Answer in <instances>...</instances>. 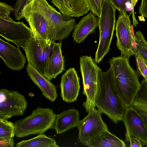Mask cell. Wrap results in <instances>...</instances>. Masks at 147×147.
Listing matches in <instances>:
<instances>
[{
    "mask_svg": "<svg viewBox=\"0 0 147 147\" xmlns=\"http://www.w3.org/2000/svg\"><path fill=\"white\" fill-rule=\"evenodd\" d=\"M109 63L118 96L126 108L132 106L142 86L139 74L131 66L127 57L121 55L113 57Z\"/></svg>",
    "mask_w": 147,
    "mask_h": 147,
    "instance_id": "obj_1",
    "label": "cell"
},
{
    "mask_svg": "<svg viewBox=\"0 0 147 147\" xmlns=\"http://www.w3.org/2000/svg\"><path fill=\"white\" fill-rule=\"evenodd\" d=\"M95 105L98 110L114 123L122 121L126 108L117 94L110 67L105 72L100 71Z\"/></svg>",
    "mask_w": 147,
    "mask_h": 147,
    "instance_id": "obj_2",
    "label": "cell"
},
{
    "mask_svg": "<svg viewBox=\"0 0 147 147\" xmlns=\"http://www.w3.org/2000/svg\"><path fill=\"white\" fill-rule=\"evenodd\" d=\"M57 114L49 108L37 107L30 115L14 123L15 136L18 138L44 134L53 129Z\"/></svg>",
    "mask_w": 147,
    "mask_h": 147,
    "instance_id": "obj_3",
    "label": "cell"
},
{
    "mask_svg": "<svg viewBox=\"0 0 147 147\" xmlns=\"http://www.w3.org/2000/svg\"><path fill=\"white\" fill-rule=\"evenodd\" d=\"M116 9L108 0H102L98 19L99 39L94 59L99 63L108 53L115 30Z\"/></svg>",
    "mask_w": 147,
    "mask_h": 147,
    "instance_id": "obj_4",
    "label": "cell"
},
{
    "mask_svg": "<svg viewBox=\"0 0 147 147\" xmlns=\"http://www.w3.org/2000/svg\"><path fill=\"white\" fill-rule=\"evenodd\" d=\"M80 64L83 86L82 92L86 96L82 105L88 113L96 107L95 100L101 69L90 56H82Z\"/></svg>",
    "mask_w": 147,
    "mask_h": 147,
    "instance_id": "obj_5",
    "label": "cell"
},
{
    "mask_svg": "<svg viewBox=\"0 0 147 147\" xmlns=\"http://www.w3.org/2000/svg\"><path fill=\"white\" fill-rule=\"evenodd\" d=\"M39 1L49 26L48 39L55 42L67 38L74 30L76 20L57 11L46 0Z\"/></svg>",
    "mask_w": 147,
    "mask_h": 147,
    "instance_id": "obj_6",
    "label": "cell"
},
{
    "mask_svg": "<svg viewBox=\"0 0 147 147\" xmlns=\"http://www.w3.org/2000/svg\"><path fill=\"white\" fill-rule=\"evenodd\" d=\"M55 42L33 37L23 49L30 64L44 76L45 69L51 57Z\"/></svg>",
    "mask_w": 147,
    "mask_h": 147,
    "instance_id": "obj_7",
    "label": "cell"
},
{
    "mask_svg": "<svg viewBox=\"0 0 147 147\" xmlns=\"http://www.w3.org/2000/svg\"><path fill=\"white\" fill-rule=\"evenodd\" d=\"M0 35L8 41L23 48L34 37L30 27L23 21L17 22L9 16L0 17Z\"/></svg>",
    "mask_w": 147,
    "mask_h": 147,
    "instance_id": "obj_8",
    "label": "cell"
},
{
    "mask_svg": "<svg viewBox=\"0 0 147 147\" xmlns=\"http://www.w3.org/2000/svg\"><path fill=\"white\" fill-rule=\"evenodd\" d=\"M27 103L24 95L17 91L0 90V118L8 119L24 115Z\"/></svg>",
    "mask_w": 147,
    "mask_h": 147,
    "instance_id": "obj_9",
    "label": "cell"
},
{
    "mask_svg": "<svg viewBox=\"0 0 147 147\" xmlns=\"http://www.w3.org/2000/svg\"><path fill=\"white\" fill-rule=\"evenodd\" d=\"M122 121L125 127V140L129 142L133 138L140 140L147 146V125L137 111L131 106L126 108Z\"/></svg>",
    "mask_w": 147,
    "mask_h": 147,
    "instance_id": "obj_10",
    "label": "cell"
},
{
    "mask_svg": "<svg viewBox=\"0 0 147 147\" xmlns=\"http://www.w3.org/2000/svg\"><path fill=\"white\" fill-rule=\"evenodd\" d=\"M102 113L95 108L92 109L83 119L79 120L76 126L78 131V139L85 145L90 139L105 130H108L103 121Z\"/></svg>",
    "mask_w": 147,
    "mask_h": 147,
    "instance_id": "obj_11",
    "label": "cell"
},
{
    "mask_svg": "<svg viewBox=\"0 0 147 147\" xmlns=\"http://www.w3.org/2000/svg\"><path fill=\"white\" fill-rule=\"evenodd\" d=\"M119 13L115 28L116 46L121 51V55L129 57L134 55L132 45L131 22L127 12L120 11Z\"/></svg>",
    "mask_w": 147,
    "mask_h": 147,
    "instance_id": "obj_12",
    "label": "cell"
},
{
    "mask_svg": "<svg viewBox=\"0 0 147 147\" xmlns=\"http://www.w3.org/2000/svg\"><path fill=\"white\" fill-rule=\"evenodd\" d=\"M80 78L74 67H71L62 76L60 84L61 96L68 103L77 100L80 88Z\"/></svg>",
    "mask_w": 147,
    "mask_h": 147,
    "instance_id": "obj_13",
    "label": "cell"
},
{
    "mask_svg": "<svg viewBox=\"0 0 147 147\" xmlns=\"http://www.w3.org/2000/svg\"><path fill=\"white\" fill-rule=\"evenodd\" d=\"M0 56L10 69L18 71L26 63V57L18 47L0 39Z\"/></svg>",
    "mask_w": 147,
    "mask_h": 147,
    "instance_id": "obj_14",
    "label": "cell"
},
{
    "mask_svg": "<svg viewBox=\"0 0 147 147\" xmlns=\"http://www.w3.org/2000/svg\"><path fill=\"white\" fill-rule=\"evenodd\" d=\"M51 2L68 17H79L90 11L87 0H51Z\"/></svg>",
    "mask_w": 147,
    "mask_h": 147,
    "instance_id": "obj_15",
    "label": "cell"
},
{
    "mask_svg": "<svg viewBox=\"0 0 147 147\" xmlns=\"http://www.w3.org/2000/svg\"><path fill=\"white\" fill-rule=\"evenodd\" d=\"M61 46V41L55 43L52 54L46 65L44 76L50 80L55 79L65 69L64 57Z\"/></svg>",
    "mask_w": 147,
    "mask_h": 147,
    "instance_id": "obj_16",
    "label": "cell"
},
{
    "mask_svg": "<svg viewBox=\"0 0 147 147\" xmlns=\"http://www.w3.org/2000/svg\"><path fill=\"white\" fill-rule=\"evenodd\" d=\"M26 70L28 76L40 89L42 95L51 101L54 102L57 95L56 86L30 64L27 65Z\"/></svg>",
    "mask_w": 147,
    "mask_h": 147,
    "instance_id": "obj_17",
    "label": "cell"
},
{
    "mask_svg": "<svg viewBox=\"0 0 147 147\" xmlns=\"http://www.w3.org/2000/svg\"><path fill=\"white\" fill-rule=\"evenodd\" d=\"M91 11L83 17L76 26L72 33L74 41L78 44L84 40L98 27V19Z\"/></svg>",
    "mask_w": 147,
    "mask_h": 147,
    "instance_id": "obj_18",
    "label": "cell"
},
{
    "mask_svg": "<svg viewBox=\"0 0 147 147\" xmlns=\"http://www.w3.org/2000/svg\"><path fill=\"white\" fill-rule=\"evenodd\" d=\"M79 120L78 110L70 109L57 115L53 129L57 134H61L76 127Z\"/></svg>",
    "mask_w": 147,
    "mask_h": 147,
    "instance_id": "obj_19",
    "label": "cell"
},
{
    "mask_svg": "<svg viewBox=\"0 0 147 147\" xmlns=\"http://www.w3.org/2000/svg\"><path fill=\"white\" fill-rule=\"evenodd\" d=\"M85 146L89 147H125V142L105 130L93 137L86 143Z\"/></svg>",
    "mask_w": 147,
    "mask_h": 147,
    "instance_id": "obj_20",
    "label": "cell"
},
{
    "mask_svg": "<svg viewBox=\"0 0 147 147\" xmlns=\"http://www.w3.org/2000/svg\"><path fill=\"white\" fill-rule=\"evenodd\" d=\"M14 123L8 119L0 118V146L13 147L15 135Z\"/></svg>",
    "mask_w": 147,
    "mask_h": 147,
    "instance_id": "obj_21",
    "label": "cell"
},
{
    "mask_svg": "<svg viewBox=\"0 0 147 147\" xmlns=\"http://www.w3.org/2000/svg\"><path fill=\"white\" fill-rule=\"evenodd\" d=\"M141 83V88L132 106L142 116L147 125V82L143 79Z\"/></svg>",
    "mask_w": 147,
    "mask_h": 147,
    "instance_id": "obj_22",
    "label": "cell"
},
{
    "mask_svg": "<svg viewBox=\"0 0 147 147\" xmlns=\"http://www.w3.org/2000/svg\"><path fill=\"white\" fill-rule=\"evenodd\" d=\"M55 140L44 134L31 139L23 140L16 144V147H58Z\"/></svg>",
    "mask_w": 147,
    "mask_h": 147,
    "instance_id": "obj_23",
    "label": "cell"
},
{
    "mask_svg": "<svg viewBox=\"0 0 147 147\" xmlns=\"http://www.w3.org/2000/svg\"><path fill=\"white\" fill-rule=\"evenodd\" d=\"M135 35L137 52L147 64V42L140 31H136Z\"/></svg>",
    "mask_w": 147,
    "mask_h": 147,
    "instance_id": "obj_24",
    "label": "cell"
},
{
    "mask_svg": "<svg viewBox=\"0 0 147 147\" xmlns=\"http://www.w3.org/2000/svg\"><path fill=\"white\" fill-rule=\"evenodd\" d=\"M136 62L137 71L147 82V65L137 52L135 54Z\"/></svg>",
    "mask_w": 147,
    "mask_h": 147,
    "instance_id": "obj_25",
    "label": "cell"
},
{
    "mask_svg": "<svg viewBox=\"0 0 147 147\" xmlns=\"http://www.w3.org/2000/svg\"><path fill=\"white\" fill-rule=\"evenodd\" d=\"M33 0H17L14 5V15L15 19L19 20L23 18L22 12L25 6L30 3Z\"/></svg>",
    "mask_w": 147,
    "mask_h": 147,
    "instance_id": "obj_26",
    "label": "cell"
},
{
    "mask_svg": "<svg viewBox=\"0 0 147 147\" xmlns=\"http://www.w3.org/2000/svg\"><path fill=\"white\" fill-rule=\"evenodd\" d=\"M108 0L119 11H122L127 12L128 9L131 7L132 10L131 0Z\"/></svg>",
    "mask_w": 147,
    "mask_h": 147,
    "instance_id": "obj_27",
    "label": "cell"
},
{
    "mask_svg": "<svg viewBox=\"0 0 147 147\" xmlns=\"http://www.w3.org/2000/svg\"><path fill=\"white\" fill-rule=\"evenodd\" d=\"M90 11L96 16L99 17L100 15L102 2L101 0H87Z\"/></svg>",
    "mask_w": 147,
    "mask_h": 147,
    "instance_id": "obj_28",
    "label": "cell"
},
{
    "mask_svg": "<svg viewBox=\"0 0 147 147\" xmlns=\"http://www.w3.org/2000/svg\"><path fill=\"white\" fill-rule=\"evenodd\" d=\"M14 11L11 6L3 2L0 3V17L5 18L9 16L10 13Z\"/></svg>",
    "mask_w": 147,
    "mask_h": 147,
    "instance_id": "obj_29",
    "label": "cell"
},
{
    "mask_svg": "<svg viewBox=\"0 0 147 147\" xmlns=\"http://www.w3.org/2000/svg\"><path fill=\"white\" fill-rule=\"evenodd\" d=\"M138 12L141 16L147 18V0H142Z\"/></svg>",
    "mask_w": 147,
    "mask_h": 147,
    "instance_id": "obj_30",
    "label": "cell"
},
{
    "mask_svg": "<svg viewBox=\"0 0 147 147\" xmlns=\"http://www.w3.org/2000/svg\"><path fill=\"white\" fill-rule=\"evenodd\" d=\"M130 147H142L143 146L141 141L137 138H133L129 141Z\"/></svg>",
    "mask_w": 147,
    "mask_h": 147,
    "instance_id": "obj_31",
    "label": "cell"
},
{
    "mask_svg": "<svg viewBox=\"0 0 147 147\" xmlns=\"http://www.w3.org/2000/svg\"><path fill=\"white\" fill-rule=\"evenodd\" d=\"M138 0H131V3L132 4V10L131 11V14H132L133 25L136 26L138 24V22L137 21L135 16L134 12V7L135 6V5Z\"/></svg>",
    "mask_w": 147,
    "mask_h": 147,
    "instance_id": "obj_32",
    "label": "cell"
},
{
    "mask_svg": "<svg viewBox=\"0 0 147 147\" xmlns=\"http://www.w3.org/2000/svg\"><path fill=\"white\" fill-rule=\"evenodd\" d=\"M101 1H102V0H101Z\"/></svg>",
    "mask_w": 147,
    "mask_h": 147,
    "instance_id": "obj_33",
    "label": "cell"
}]
</instances>
